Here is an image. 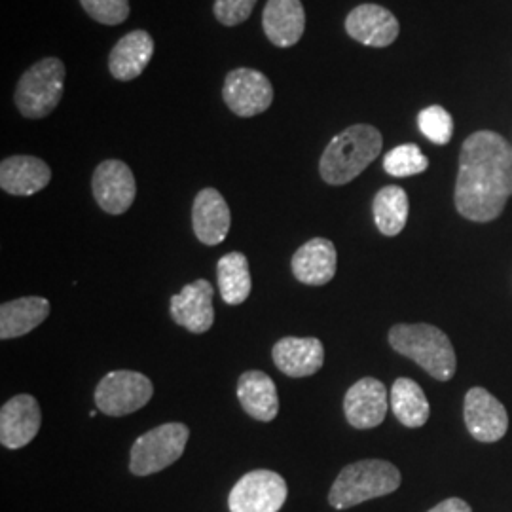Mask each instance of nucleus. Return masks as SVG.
<instances>
[{
    "label": "nucleus",
    "instance_id": "1",
    "mask_svg": "<svg viewBox=\"0 0 512 512\" xmlns=\"http://www.w3.org/2000/svg\"><path fill=\"white\" fill-rule=\"evenodd\" d=\"M512 196V150L495 131L469 135L459 154L456 207L473 222L495 220Z\"/></svg>",
    "mask_w": 512,
    "mask_h": 512
},
{
    "label": "nucleus",
    "instance_id": "2",
    "mask_svg": "<svg viewBox=\"0 0 512 512\" xmlns=\"http://www.w3.org/2000/svg\"><path fill=\"white\" fill-rule=\"evenodd\" d=\"M382 147L384 137L380 129L368 124L351 126L327 145L319 162V173L332 186L351 183L380 156Z\"/></svg>",
    "mask_w": 512,
    "mask_h": 512
},
{
    "label": "nucleus",
    "instance_id": "3",
    "mask_svg": "<svg viewBox=\"0 0 512 512\" xmlns=\"http://www.w3.org/2000/svg\"><path fill=\"white\" fill-rule=\"evenodd\" d=\"M401 471L384 459H363L351 463L336 476L329 503L336 511H346L365 501L393 494L401 486Z\"/></svg>",
    "mask_w": 512,
    "mask_h": 512
},
{
    "label": "nucleus",
    "instance_id": "4",
    "mask_svg": "<svg viewBox=\"0 0 512 512\" xmlns=\"http://www.w3.org/2000/svg\"><path fill=\"white\" fill-rule=\"evenodd\" d=\"M389 344L439 382H448L456 374V351L439 327L427 323L395 325L389 330Z\"/></svg>",
    "mask_w": 512,
    "mask_h": 512
},
{
    "label": "nucleus",
    "instance_id": "5",
    "mask_svg": "<svg viewBox=\"0 0 512 512\" xmlns=\"http://www.w3.org/2000/svg\"><path fill=\"white\" fill-rule=\"evenodd\" d=\"M67 69L57 57H46L27 69L19 78L14 101L21 116L40 120L52 114L65 92Z\"/></svg>",
    "mask_w": 512,
    "mask_h": 512
},
{
    "label": "nucleus",
    "instance_id": "6",
    "mask_svg": "<svg viewBox=\"0 0 512 512\" xmlns=\"http://www.w3.org/2000/svg\"><path fill=\"white\" fill-rule=\"evenodd\" d=\"M190 431L184 423H164L141 435L131 446L129 471L135 476L160 473L183 456Z\"/></svg>",
    "mask_w": 512,
    "mask_h": 512
},
{
    "label": "nucleus",
    "instance_id": "7",
    "mask_svg": "<svg viewBox=\"0 0 512 512\" xmlns=\"http://www.w3.org/2000/svg\"><path fill=\"white\" fill-rule=\"evenodd\" d=\"M154 395L152 382L145 374L133 370H112L95 389L99 412L120 418L147 406Z\"/></svg>",
    "mask_w": 512,
    "mask_h": 512
},
{
    "label": "nucleus",
    "instance_id": "8",
    "mask_svg": "<svg viewBox=\"0 0 512 512\" xmlns=\"http://www.w3.org/2000/svg\"><path fill=\"white\" fill-rule=\"evenodd\" d=\"M287 482L268 469L241 476L228 495L230 512H279L287 501Z\"/></svg>",
    "mask_w": 512,
    "mask_h": 512
},
{
    "label": "nucleus",
    "instance_id": "9",
    "mask_svg": "<svg viewBox=\"0 0 512 512\" xmlns=\"http://www.w3.org/2000/svg\"><path fill=\"white\" fill-rule=\"evenodd\" d=\"M222 99L239 118H253L272 107L274 86L260 71L236 69L226 74Z\"/></svg>",
    "mask_w": 512,
    "mask_h": 512
},
{
    "label": "nucleus",
    "instance_id": "10",
    "mask_svg": "<svg viewBox=\"0 0 512 512\" xmlns=\"http://www.w3.org/2000/svg\"><path fill=\"white\" fill-rule=\"evenodd\" d=\"M93 198L109 215H124L135 202L133 171L120 160H105L93 171Z\"/></svg>",
    "mask_w": 512,
    "mask_h": 512
},
{
    "label": "nucleus",
    "instance_id": "11",
    "mask_svg": "<svg viewBox=\"0 0 512 512\" xmlns=\"http://www.w3.org/2000/svg\"><path fill=\"white\" fill-rule=\"evenodd\" d=\"M465 425L469 433L480 442H497L509 429V416L505 406L484 387H473L465 395Z\"/></svg>",
    "mask_w": 512,
    "mask_h": 512
},
{
    "label": "nucleus",
    "instance_id": "12",
    "mask_svg": "<svg viewBox=\"0 0 512 512\" xmlns=\"http://www.w3.org/2000/svg\"><path fill=\"white\" fill-rule=\"evenodd\" d=\"M346 33L363 46L387 48L399 37L401 25L384 6L361 4L349 12Z\"/></svg>",
    "mask_w": 512,
    "mask_h": 512
},
{
    "label": "nucleus",
    "instance_id": "13",
    "mask_svg": "<svg viewBox=\"0 0 512 512\" xmlns=\"http://www.w3.org/2000/svg\"><path fill=\"white\" fill-rule=\"evenodd\" d=\"M213 285L207 279H198L183 287L179 294L171 296V317L192 334H203L215 323Z\"/></svg>",
    "mask_w": 512,
    "mask_h": 512
},
{
    "label": "nucleus",
    "instance_id": "14",
    "mask_svg": "<svg viewBox=\"0 0 512 512\" xmlns=\"http://www.w3.org/2000/svg\"><path fill=\"white\" fill-rule=\"evenodd\" d=\"M42 414L33 395H16L0 410V442L8 450H19L37 437Z\"/></svg>",
    "mask_w": 512,
    "mask_h": 512
},
{
    "label": "nucleus",
    "instance_id": "15",
    "mask_svg": "<svg viewBox=\"0 0 512 512\" xmlns=\"http://www.w3.org/2000/svg\"><path fill=\"white\" fill-rule=\"evenodd\" d=\"M346 420L355 429L378 427L387 416V389L376 378H363L351 385L344 397Z\"/></svg>",
    "mask_w": 512,
    "mask_h": 512
},
{
    "label": "nucleus",
    "instance_id": "16",
    "mask_svg": "<svg viewBox=\"0 0 512 512\" xmlns=\"http://www.w3.org/2000/svg\"><path fill=\"white\" fill-rule=\"evenodd\" d=\"M230 224V207L222 194L215 188H203L192 205V226L196 238L203 245H219L228 236Z\"/></svg>",
    "mask_w": 512,
    "mask_h": 512
},
{
    "label": "nucleus",
    "instance_id": "17",
    "mask_svg": "<svg viewBox=\"0 0 512 512\" xmlns=\"http://www.w3.org/2000/svg\"><path fill=\"white\" fill-rule=\"evenodd\" d=\"M274 363L291 378H306L321 370L325 363V346L319 338H281L272 349Z\"/></svg>",
    "mask_w": 512,
    "mask_h": 512
},
{
    "label": "nucleus",
    "instance_id": "18",
    "mask_svg": "<svg viewBox=\"0 0 512 512\" xmlns=\"http://www.w3.org/2000/svg\"><path fill=\"white\" fill-rule=\"evenodd\" d=\"M262 27L277 48H291L306 31L302 0H268L262 12Z\"/></svg>",
    "mask_w": 512,
    "mask_h": 512
},
{
    "label": "nucleus",
    "instance_id": "19",
    "mask_svg": "<svg viewBox=\"0 0 512 512\" xmlns=\"http://www.w3.org/2000/svg\"><path fill=\"white\" fill-rule=\"evenodd\" d=\"M50 181V165L35 156H10L0 164V188L10 196H33Z\"/></svg>",
    "mask_w": 512,
    "mask_h": 512
},
{
    "label": "nucleus",
    "instance_id": "20",
    "mask_svg": "<svg viewBox=\"0 0 512 512\" xmlns=\"http://www.w3.org/2000/svg\"><path fill=\"white\" fill-rule=\"evenodd\" d=\"M154 55V38L137 29L120 38L110 50L109 71L120 82H131L145 73Z\"/></svg>",
    "mask_w": 512,
    "mask_h": 512
},
{
    "label": "nucleus",
    "instance_id": "21",
    "mask_svg": "<svg viewBox=\"0 0 512 512\" xmlns=\"http://www.w3.org/2000/svg\"><path fill=\"white\" fill-rule=\"evenodd\" d=\"M338 255L330 239L313 238L304 243L293 256V274L300 283L321 287L336 274Z\"/></svg>",
    "mask_w": 512,
    "mask_h": 512
},
{
    "label": "nucleus",
    "instance_id": "22",
    "mask_svg": "<svg viewBox=\"0 0 512 512\" xmlns=\"http://www.w3.org/2000/svg\"><path fill=\"white\" fill-rule=\"evenodd\" d=\"M238 399L241 408L258 421H272L279 412L274 380L260 370H247L239 376Z\"/></svg>",
    "mask_w": 512,
    "mask_h": 512
},
{
    "label": "nucleus",
    "instance_id": "23",
    "mask_svg": "<svg viewBox=\"0 0 512 512\" xmlns=\"http://www.w3.org/2000/svg\"><path fill=\"white\" fill-rule=\"evenodd\" d=\"M50 302L42 296H25L0 306V338L12 340L29 334L50 315Z\"/></svg>",
    "mask_w": 512,
    "mask_h": 512
},
{
    "label": "nucleus",
    "instance_id": "24",
    "mask_svg": "<svg viewBox=\"0 0 512 512\" xmlns=\"http://www.w3.org/2000/svg\"><path fill=\"white\" fill-rule=\"evenodd\" d=\"M217 277L220 296L228 306H238L249 298L253 279L249 272V260L243 253L234 251L222 256L217 264Z\"/></svg>",
    "mask_w": 512,
    "mask_h": 512
},
{
    "label": "nucleus",
    "instance_id": "25",
    "mask_svg": "<svg viewBox=\"0 0 512 512\" xmlns=\"http://www.w3.org/2000/svg\"><path fill=\"white\" fill-rule=\"evenodd\" d=\"M391 408L395 418L410 429L423 427L431 414L423 389L410 378H399L391 387Z\"/></svg>",
    "mask_w": 512,
    "mask_h": 512
},
{
    "label": "nucleus",
    "instance_id": "26",
    "mask_svg": "<svg viewBox=\"0 0 512 512\" xmlns=\"http://www.w3.org/2000/svg\"><path fill=\"white\" fill-rule=\"evenodd\" d=\"M374 222L384 236H399L408 220V196L401 186H385L372 203Z\"/></svg>",
    "mask_w": 512,
    "mask_h": 512
},
{
    "label": "nucleus",
    "instance_id": "27",
    "mask_svg": "<svg viewBox=\"0 0 512 512\" xmlns=\"http://www.w3.org/2000/svg\"><path fill=\"white\" fill-rule=\"evenodd\" d=\"M427 167H429L427 156L421 152L418 145H412V143L395 147L385 154L384 169L391 177H397V179L420 175Z\"/></svg>",
    "mask_w": 512,
    "mask_h": 512
},
{
    "label": "nucleus",
    "instance_id": "28",
    "mask_svg": "<svg viewBox=\"0 0 512 512\" xmlns=\"http://www.w3.org/2000/svg\"><path fill=\"white\" fill-rule=\"evenodd\" d=\"M420 131L435 145H448L454 133L452 114L440 105H431L423 109L418 116Z\"/></svg>",
    "mask_w": 512,
    "mask_h": 512
},
{
    "label": "nucleus",
    "instance_id": "29",
    "mask_svg": "<svg viewBox=\"0 0 512 512\" xmlns=\"http://www.w3.org/2000/svg\"><path fill=\"white\" fill-rule=\"evenodd\" d=\"M90 18L103 25H120L129 18V0H80Z\"/></svg>",
    "mask_w": 512,
    "mask_h": 512
},
{
    "label": "nucleus",
    "instance_id": "30",
    "mask_svg": "<svg viewBox=\"0 0 512 512\" xmlns=\"http://www.w3.org/2000/svg\"><path fill=\"white\" fill-rule=\"evenodd\" d=\"M255 6L256 0H215L213 12L224 27H236L251 18Z\"/></svg>",
    "mask_w": 512,
    "mask_h": 512
},
{
    "label": "nucleus",
    "instance_id": "31",
    "mask_svg": "<svg viewBox=\"0 0 512 512\" xmlns=\"http://www.w3.org/2000/svg\"><path fill=\"white\" fill-rule=\"evenodd\" d=\"M429 512H473L471 511V507H469V503H465L463 499H458V497H450V499H446V501H442L439 503L437 507H433Z\"/></svg>",
    "mask_w": 512,
    "mask_h": 512
}]
</instances>
